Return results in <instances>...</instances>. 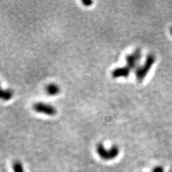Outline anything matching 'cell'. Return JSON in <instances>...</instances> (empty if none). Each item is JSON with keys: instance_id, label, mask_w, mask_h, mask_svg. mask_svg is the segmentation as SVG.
<instances>
[{"instance_id": "cell-1", "label": "cell", "mask_w": 172, "mask_h": 172, "mask_svg": "<svg viewBox=\"0 0 172 172\" xmlns=\"http://www.w3.org/2000/svg\"><path fill=\"white\" fill-rule=\"evenodd\" d=\"M155 61H156V57L153 55H149L147 56L146 60V62L144 64V65L136 68V70H135V76H136V79L138 82L143 81V80L147 75L148 73L150 70L151 68L153 65Z\"/></svg>"}, {"instance_id": "cell-2", "label": "cell", "mask_w": 172, "mask_h": 172, "mask_svg": "<svg viewBox=\"0 0 172 172\" xmlns=\"http://www.w3.org/2000/svg\"><path fill=\"white\" fill-rule=\"evenodd\" d=\"M96 151L99 156L103 160H112L118 156L119 153V149L116 146H113L109 149H106L102 144H99L96 147Z\"/></svg>"}, {"instance_id": "cell-3", "label": "cell", "mask_w": 172, "mask_h": 172, "mask_svg": "<svg viewBox=\"0 0 172 172\" xmlns=\"http://www.w3.org/2000/svg\"><path fill=\"white\" fill-rule=\"evenodd\" d=\"M32 108L33 110L39 113H44L48 115H55L57 113V110L54 106L42 102L35 103Z\"/></svg>"}, {"instance_id": "cell-4", "label": "cell", "mask_w": 172, "mask_h": 172, "mask_svg": "<svg viewBox=\"0 0 172 172\" xmlns=\"http://www.w3.org/2000/svg\"><path fill=\"white\" fill-rule=\"evenodd\" d=\"M141 52L139 49L135 50L132 54L126 56V60L127 62V66H126V68L130 71H131V70L134 69L136 67L138 62H139L140 59H141Z\"/></svg>"}, {"instance_id": "cell-5", "label": "cell", "mask_w": 172, "mask_h": 172, "mask_svg": "<svg viewBox=\"0 0 172 172\" xmlns=\"http://www.w3.org/2000/svg\"><path fill=\"white\" fill-rule=\"evenodd\" d=\"M131 71L126 66L122 68H118L113 70L112 72V77L114 78L118 77H128L130 75Z\"/></svg>"}, {"instance_id": "cell-6", "label": "cell", "mask_w": 172, "mask_h": 172, "mask_svg": "<svg viewBox=\"0 0 172 172\" xmlns=\"http://www.w3.org/2000/svg\"><path fill=\"white\" fill-rule=\"evenodd\" d=\"M45 92L49 95H56L60 92V88L55 83H50L45 88Z\"/></svg>"}, {"instance_id": "cell-7", "label": "cell", "mask_w": 172, "mask_h": 172, "mask_svg": "<svg viewBox=\"0 0 172 172\" xmlns=\"http://www.w3.org/2000/svg\"><path fill=\"white\" fill-rule=\"evenodd\" d=\"M13 92L11 90H4L1 88L0 85V99L3 100H10L12 98Z\"/></svg>"}, {"instance_id": "cell-8", "label": "cell", "mask_w": 172, "mask_h": 172, "mask_svg": "<svg viewBox=\"0 0 172 172\" xmlns=\"http://www.w3.org/2000/svg\"><path fill=\"white\" fill-rule=\"evenodd\" d=\"M12 166L14 172H25L23 166H22V163L19 162V161H15V162L13 163Z\"/></svg>"}, {"instance_id": "cell-9", "label": "cell", "mask_w": 172, "mask_h": 172, "mask_svg": "<svg viewBox=\"0 0 172 172\" xmlns=\"http://www.w3.org/2000/svg\"><path fill=\"white\" fill-rule=\"evenodd\" d=\"M82 3H83L85 6L89 7V6H90L91 4H93V1H91V0H83V1H82Z\"/></svg>"}, {"instance_id": "cell-10", "label": "cell", "mask_w": 172, "mask_h": 172, "mask_svg": "<svg viewBox=\"0 0 172 172\" xmlns=\"http://www.w3.org/2000/svg\"><path fill=\"white\" fill-rule=\"evenodd\" d=\"M153 172H163V169L161 167H157L153 170Z\"/></svg>"}, {"instance_id": "cell-11", "label": "cell", "mask_w": 172, "mask_h": 172, "mask_svg": "<svg viewBox=\"0 0 172 172\" xmlns=\"http://www.w3.org/2000/svg\"><path fill=\"white\" fill-rule=\"evenodd\" d=\"M171 35H172V28L171 29Z\"/></svg>"}]
</instances>
